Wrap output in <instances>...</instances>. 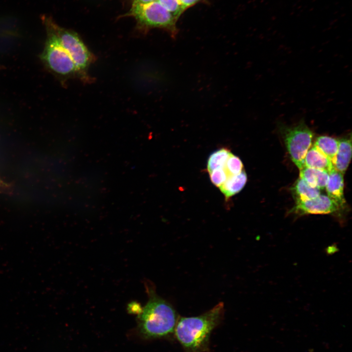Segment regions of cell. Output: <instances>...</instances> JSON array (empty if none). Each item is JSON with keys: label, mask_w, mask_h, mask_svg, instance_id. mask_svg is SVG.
Here are the masks:
<instances>
[{"label": "cell", "mask_w": 352, "mask_h": 352, "mask_svg": "<svg viewBox=\"0 0 352 352\" xmlns=\"http://www.w3.org/2000/svg\"><path fill=\"white\" fill-rule=\"evenodd\" d=\"M51 25L61 44L72 59L80 78L86 81L89 80L87 72L93 60L92 54L76 33L61 28L52 22Z\"/></svg>", "instance_id": "cell-6"}, {"label": "cell", "mask_w": 352, "mask_h": 352, "mask_svg": "<svg viewBox=\"0 0 352 352\" xmlns=\"http://www.w3.org/2000/svg\"><path fill=\"white\" fill-rule=\"evenodd\" d=\"M131 12L142 25L146 27H159L175 36L177 19L157 0L146 3L133 2Z\"/></svg>", "instance_id": "cell-5"}, {"label": "cell", "mask_w": 352, "mask_h": 352, "mask_svg": "<svg viewBox=\"0 0 352 352\" xmlns=\"http://www.w3.org/2000/svg\"><path fill=\"white\" fill-rule=\"evenodd\" d=\"M351 156V136L339 139L337 152L332 162L334 168L344 175L349 165Z\"/></svg>", "instance_id": "cell-9"}, {"label": "cell", "mask_w": 352, "mask_h": 352, "mask_svg": "<svg viewBox=\"0 0 352 352\" xmlns=\"http://www.w3.org/2000/svg\"><path fill=\"white\" fill-rule=\"evenodd\" d=\"M47 36L44 48L41 55L43 62L53 73L63 79L80 75L70 55L61 44L51 22H46Z\"/></svg>", "instance_id": "cell-3"}, {"label": "cell", "mask_w": 352, "mask_h": 352, "mask_svg": "<svg viewBox=\"0 0 352 352\" xmlns=\"http://www.w3.org/2000/svg\"><path fill=\"white\" fill-rule=\"evenodd\" d=\"M341 210L339 205L329 197L320 194L315 198L295 203L289 213L302 216L331 214Z\"/></svg>", "instance_id": "cell-7"}, {"label": "cell", "mask_w": 352, "mask_h": 352, "mask_svg": "<svg viewBox=\"0 0 352 352\" xmlns=\"http://www.w3.org/2000/svg\"><path fill=\"white\" fill-rule=\"evenodd\" d=\"M304 166L329 173L334 169L331 161L314 146L307 152L304 159Z\"/></svg>", "instance_id": "cell-10"}, {"label": "cell", "mask_w": 352, "mask_h": 352, "mask_svg": "<svg viewBox=\"0 0 352 352\" xmlns=\"http://www.w3.org/2000/svg\"><path fill=\"white\" fill-rule=\"evenodd\" d=\"M176 19L184 10L179 0H157Z\"/></svg>", "instance_id": "cell-17"}, {"label": "cell", "mask_w": 352, "mask_h": 352, "mask_svg": "<svg viewBox=\"0 0 352 352\" xmlns=\"http://www.w3.org/2000/svg\"><path fill=\"white\" fill-rule=\"evenodd\" d=\"M230 153L228 149L222 148L212 153L207 161V169L208 173L218 168H224Z\"/></svg>", "instance_id": "cell-15"}, {"label": "cell", "mask_w": 352, "mask_h": 352, "mask_svg": "<svg viewBox=\"0 0 352 352\" xmlns=\"http://www.w3.org/2000/svg\"><path fill=\"white\" fill-rule=\"evenodd\" d=\"M314 146L326 155L332 163L337 152L338 140L331 136L321 135L316 138Z\"/></svg>", "instance_id": "cell-14"}, {"label": "cell", "mask_w": 352, "mask_h": 352, "mask_svg": "<svg viewBox=\"0 0 352 352\" xmlns=\"http://www.w3.org/2000/svg\"><path fill=\"white\" fill-rule=\"evenodd\" d=\"M148 301L139 313V328L146 337L166 336L175 330L176 312L168 301L159 296L152 286H147Z\"/></svg>", "instance_id": "cell-1"}, {"label": "cell", "mask_w": 352, "mask_h": 352, "mask_svg": "<svg viewBox=\"0 0 352 352\" xmlns=\"http://www.w3.org/2000/svg\"><path fill=\"white\" fill-rule=\"evenodd\" d=\"M243 167L240 158L230 153L224 167L228 176L240 174L243 171Z\"/></svg>", "instance_id": "cell-16"}, {"label": "cell", "mask_w": 352, "mask_h": 352, "mask_svg": "<svg viewBox=\"0 0 352 352\" xmlns=\"http://www.w3.org/2000/svg\"><path fill=\"white\" fill-rule=\"evenodd\" d=\"M279 130L291 160L300 170L312 143V131L303 120L291 126L280 124Z\"/></svg>", "instance_id": "cell-4"}, {"label": "cell", "mask_w": 352, "mask_h": 352, "mask_svg": "<svg viewBox=\"0 0 352 352\" xmlns=\"http://www.w3.org/2000/svg\"><path fill=\"white\" fill-rule=\"evenodd\" d=\"M223 311L224 304L220 302L199 316L180 318L174 330L177 340L185 348L192 352L199 350L206 344Z\"/></svg>", "instance_id": "cell-2"}, {"label": "cell", "mask_w": 352, "mask_h": 352, "mask_svg": "<svg viewBox=\"0 0 352 352\" xmlns=\"http://www.w3.org/2000/svg\"><path fill=\"white\" fill-rule=\"evenodd\" d=\"M156 0H133V2L139 3H146L154 1Z\"/></svg>", "instance_id": "cell-20"}, {"label": "cell", "mask_w": 352, "mask_h": 352, "mask_svg": "<svg viewBox=\"0 0 352 352\" xmlns=\"http://www.w3.org/2000/svg\"><path fill=\"white\" fill-rule=\"evenodd\" d=\"M343 174L334 168L329 173V178L326 186L327 196L344 209L346 201L344 195Z\"/></svg>", "instance_id": "cell-8"}, {"label": "cell", "mask_w": 352, "mask_h": 352, "mask_svg": "<svg viewBox=\"0 0 352 352\" xmlns=\"http://www.w3.org/2000/svg\"><path fill=\"white\" fill-rule=\"evenodd\" d=\"M300 177L311 187L321 190L326 187L329 178V173L304 166L300 170Z\"/></svg>", "instance_id": "cell-11"}, {"label": "cell", "mask_w": 352, "mask_h": 352, "mask_svg": "<svg viewBox=\"0 0 352 352\" xmlns=\"http://www.w3.org/2000/svg\"><path fill=\"white\" fill-rule=\"evenodd\" d=\"M6 186H7L6 184L0 179V188H3Z\"/></svg>", "instance_id": "cell-21"}, {"label": "cell", "mask_w": 352, "mask_h": 352, "mask_svg": "<svg viewBox=\"0 0 352 352\" xmlns=\"http://www.w3.org/2000/svg\"><path fill=\"white\" fill-rule=\"evenodd\" d=\"M296 203L315 198L320 194V190L311 187L299 177L291 188Z\"/></svg>", "instance_id": "cell-12"}, {"label": "cell", "mask_w": 352, "mask_h": 352, "mask_svg": "<svg viewBox=\"0 0 352 352\" xmlns=\"http://www.w3.org/2000/svg\"><path fill=\"white\" fill-rule=\"evenodd\" d=\"M247 182V175L244 171L240 174L228 176L225 182L219 187L226 199L240 192Z\"/></svg>", "instance_id": "cell-13"}, {"label": "cell", "mask_w": 352, "mask_h": 352, "mask_svg": "<svg viewBox=\"0 0 352 352\" xmlns=\"http://www.w3.org/2000/svg\"><path fill=\"white\" fill-rule=\"evenodd\" d=\"M209 173L212 183L218 188L225 182L228 177L224 168L215 169Z\"/></svg>", "instance_id": "cell-18"}, {"label": "cell", "mask_w": 352, "mask_h": 352, "mask_svg": "<svg viewBox=\"0 0 352 352\" xmlns=\"http://www.w3.org/2000/svg\"><path fill=\"white\" fill-rule=\"evenodd\" d=\"M199 0H179L184 10L195 4Z\"/></svg>", "instance_id": "cell-19"}]
</instances>
